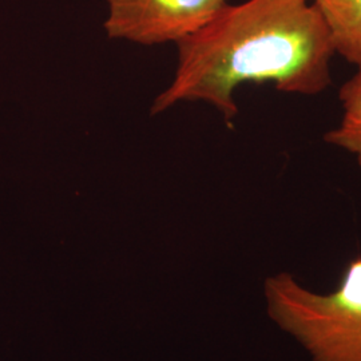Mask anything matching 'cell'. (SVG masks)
Listing matches in <instances>:
<instances>
[{
    "label": "cell",
    "instance_id": "1",
    "mask_svg": "<svg viewBox=\"0 0 361 361\" xmlns=\"http://www.w3.org/2000/svg\"><path fill=\"white\" fill-rule=\"evenodd\" d=\"M177 47L176 74L155 99L153 114L180 102H205L231 125L238 113L234 92L243 85L317 95L332 83L335 49L312 0L226 4Z\"/></svg>",
    "mask_w": 361,
    "mask_h": 361
},
{
    "label": "cell",
    "instance_id": "2",
    "mask_svg": "<svg viewBox=\"0 0 361 361\" xmlns=\"http://www.w3.org/2000/svg\"><path fill=\"white\" fill-rule=\"evenodd\" d=\"M265 296L271 320L313 361H361V255L328 295L310 292L284 271L267 280Z\"/></svg>",
    "mask_w": 361,
    "mask_h": 361
},
{
    "label": "cell",
    "instance_id": "3",
    "mask_svg": "<svg viewBox=\"0 0 361 361\" xmlns=\"http://www.w3.org/2000/svg\"><path fill=\"white\" fill-rule=\"evenodd\" d=\"M109 38L154 46L192 37L228 4V0H106Z\"/></svg>",
    "mask_w": 361,
    "mask_h": 361
},
{
    "label": "cell",
    "instance_id": "4",
    "mask_svg": "<svg viewBox=\"0 0 361 361\" xmlns=\"http://www.w3.org/2000/svg\"><path fill=\"white\" fill-rule=\"evenodd\" d=\"M329 32L336 54L361 66V0H312Z\"/></svg>",
    "mask_w": 361,
    "mask_h": 361
},
{
    "label": "cell",
    "instance_id": "5",
    "mask_svg": "<svg viewBox=\"0 0 361 361\" xmlns=\"http://www.w3.org/2000/svg\"><path fill=\"white\" fill-rule=\"evenodd\" d=\"M343 116L338 125L325 133V142L356 158L361 169V66L338 91Z\"/></svg>",
    "mask_w": 361,
    "mask_h": 361
}]
</instances>
